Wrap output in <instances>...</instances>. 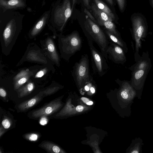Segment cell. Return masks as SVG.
I'll list each match as a JSON object with an SVG mask.
<instances>
[{
    "mask_svg": "<svg viewBox=\"0 0 153 153\" xmlns=\"http://www.w3.org/2000/svg\"><path fill=\"white\" fill-rule=\"evenodd\" d=\"M90 50L92 67L94 73L100 76H104L107 72L109 66L107 60L102 53L94 46L93 42L87 39Z\"/></svg>",
    "mask_w": 153,
    "mask_h": 153,
    "instance_id": "cell-3",
    "label": "cell"
},
{
    "mask_svg": "<svg viewBox=\"0 0 153 153\" xmlns=\"http://www.w3.org/2000/svg\"><path fill=\"white\" fill-rule=\"evenodd\" d=\"M87 105H91L93 104V102L92 101H89L86 103Z\"/></svg>",
    "mask_w": 153,
    "mask_h": 153,
    "instance_id": "cell-39",
    "label": "cell"
},
{
    "mask_svg": "<svg viewBox=\"0 0 153 153\" xmlns=\"http://www.w3.org/2000/svg\"><path fill=\"white\" fill-rule=\"evenodd\" d=\"M144 71L143 70H140L136 72L135 74V78L138 79L141 78L143 75Z\"/></svg>",
    "mask_w": 153,
    "mask_h": 153,
    "instance_id": "cell-26",
    "label": "cell"
},
{
    "mask_svg": "<svg viewBox=\"0 0 153 153\" xmlns=\"http://www.w3.org/2000/svg\"><path fill=\"white\" fill-rule=\"evenodd\" d=\"M107 52L108 58L115 63H122L125 60L122 48L111 41L109 42Z\"/></svg>",
    "mask_w": 153,
    "mask_h": 153,
    "instance_id": "cell-8",
    "label": "cell"
},
{
    "mask_svg": "<svg viewBox=\"0 0 153 153\" xmlns=\"http://www.w3.org/2000/svg\"><path fill=\"white\" fill-rule=\"evenodd\" d=\"M43 97V94L41 92V93H39L32 98L20 104L18 106V108L22 111L27 110L37 104Z\"/></svg>",
    "mask_w": 153,
    "mask_h": 153,
    "instance_id": "cell-9",
    "label": "cell"
},
{
    "mask_svg": "<svg viewBox=\"0 0 153 153\" xmlns=\"http://www.w3.org/2000/svg\"><path fill=\"white\" fill-rule=\"evenodd\" d=\"M1 124L4 128L8 129L10 126L11 122L8 119L6 118L2 120Z\"/></svg>",
    "mask_w": 153,
    "mask_h": 153,
    "instance_id": "cell-23",
    "label": "cell"
},
{
    "mask_svg": "<svg viewBox=\"0 0 153 153\" xmlns=\"http://www.w3.org/2000/svg\"><path fill=\"white\" fill-rule=\"evenodd\" d=\"M7 95L6 91L2 88H0V95L3 97H5Z\"/></svg>",
    "mask_w": 153,
    "mask_h": 153,
    "instance_id": "cell-29",
    "label": "cell"
},
{
    "mask_svg": "<svg viewBox=\"0 0 153 153\" xmlns=\"http://www.w3.org/2000/svg\"><path fill=\"white\" fill-rule=\"evenodd\" d=\"M110 5H113V0H105Z\"/></svg>",
    "mask_w": 153,
    "mask_h": 153,
    "instance_id": "cell-36",
    "label": "cell"
},
{
    "mask_svg": "<svg viewBox=\"0 0 153 153\" xmlns=\"http://www.w3.org/2000/svg\"><path fill=\"white\" fill-rule=\"evenodd\" d=\"M76 2V0H72V5L71 7V10L72 11L74 5Z\"/></svg>",
    "mask_w": 153,
    "mask_h": 153,
    "instance_id": "cell-35",
    "label": "cell"
},
{
    "mask_svg": "<svg viewBox=\"0 0 153 153\" xmlns=\"http://www.w3.org/2000/svg\"><path fill=\"white\" fill-rule=\"evenodd\" d=\"M27 81L25 77H23L16 82L15 84L14 88L15 89H17L19 87L25 83Z\"/></svg>",
    "mask_w": 153,
    "mask_h": 153,
    "instance_id": "cell-22",
    "label": "cell"
},
{
    "mask_svg": "<svg viewBox=\"0 0 153 153\" xmlns=\"http://www.w3.org/2000/svg\"><path fill=\"white\" fill-rule=\"evenodd\" d=\"M44 74V71H39L37 73L36 75V77H42Z\"/></svg>",
    "mask_w": 153,
    "mask_h": 153,
    "instance_id": "cell-31",
    "label": "cell"
},
{
    "mask_svg": "<svg viewBox=\"0 0 153 153\" xmlns=\"http://www.w3.org/2000/svg\"><path fill=\"white\" fill-rule=\"evenodd\" d=\"M95 4L100 10L105 12L114 20L115 19L114 14L109 7L101 0H94Z\"/></svg>",
    "mask_w": 153,
    "mask_h": 153,
    "instance_id": "cell-14",
    "label": "cell"
},
{
    "mask_svg": "<svg viewBox=\"0 0 153 153\" xmlns=\"http://www.w3.org/2000/svg\"><path fill=\"white\" fill-rule=\"evenodd\" d=\"M120 10L123 12L126 5V0H117Z\"/></svg>",
    "mask_w": 153,
    "mask_h": 153,
    "instance_id": "cell-21",
    "label": "cell"
},
{
    "mask_svg": "<svg viewBox=\"0 0 153 153\" xmlns=\"http://www.w3.org/2000/svg\"><path fill=\"white\" fill-rule=\"evenodd\" d=\"M91 9L97 21H112L114 20L107 14L99 9L95 4L92 3Z\"/></svg>",
    "mask_w": 153,
    "mask_h": 153,
    "instance_id": "cell-11",
    "label": "cell"
},
{
    "mask_svg": "<svg viewBox=\"0 0 153 153\" xmlns=\"http://www.w3.org/2000/svg\"><path fill=\"white\" fill-rule=\"evenodd\" d=\"M90 91L92 93H94V92H95V90L94 88L91 87L90 88Z\"/></svg>",
    "mask_w": 153,
    "mask_h": 153,
    "instance_id": "cell-38",
    "label": "cell"
},
{
    "mask_svg": "<svg viewBox=\"0 0 153 153\" xmlns=\"http://www.w3.org/2000/svg\"><path fill=\"white\" fill-rule=\"evenodd\" d=\"M72 12L70 0H64L61 5L57 7L54 13V20L61 26V29L71 16Z\"/></svg>",
    "mask_w": 153,
    "mask_h": 153,
    "instance_id": "cell-5",
    "label": "cell"
},
{
    "mask_svg": "<svg viewBox=\"0 0 153 153\" xmlns=\"http://www.w3.org/2000/svg\"><path fill=\"white\" fill-rule=\"evenodd\" d=\"M39 146L51 153H63V152L61 148L55 144L48 141L42 142Z\"/></svg>",
    "mask_w": 153,
    "mask_h": 153,
    "instance_id": "cell-12",
    "label": "cell"
},
{
    "mask_svg": "<svg viewBox=\"0 0 153 153\" xmlns=\"http://www.w3.org/2000/svg\"><path fill=\"white\" fill-rule=\"evenodd\" d=\"M1 126L0 128V137H1L2 135L4 134V130L3 128Z\"/></svg>",
    "mask_w": 153,
    "mask_h": 153,
    "instance_id": "cell-33",
    "label": "cell"
},
{
    "mask_svg": "<svg viewBox=\"0 0 153 153\" xmlns=\"http://www.w3.org/2000/svg\"><path fill=\"white\" fill-rule=\"evenodd\" d=\"M150 4L153 9V0H149Z\"/></svg>",
    "mask_w": 153,
    "mask_h": 153,
    "instance_id": "cell-37",
    "label": "cell"
},
{
    "mask_svg": "<svg viewBox=\"0 0 153 153\" xmlns=\"http://www.w3.org/2000/svg\"><path fill=\"white\" fill-rule=\"evenodd\" d=\"M131 153H139V152L137 150H134V151H133V152H131Z\"/></svg>",
    "mask_w": 153,
    "mask_h": 153,
    "instance_id": "cell-41",
    "label": "cell"
},
{
    "mask_svg": "<svg viewBox=\"0 0 153 153\" xmlns=\"http://www.w3.org/2000/svg\"><path fill=\"white\" fill-rule=\"evenodd\" d=\"M83 110V107L80 105L77 106L76 107V110L79 112L82 111Z\"/></svg>",
    "mask_w": 153,
    "mask_h": 153,
    "instance_id": "cell-32",
    "label": "cell"
},
{
    "mask_svg": "<svg viewBox=\"0 0 153 153\" xmlns=\"http://www.w3.org/2000/svg\"><path fill=\"white\" fill-rule=\"evenodd\" d=\"M131 20L134 32L137 37L140 38L147 30V25L146 18L142 13H135L131 15Z\"/></svg>",
    "mask_w": 153,
    "mask_h": 153,
    "instance_id": "cell-6",
    "label": "cell"
},
{
    "mask_svg": "<svg viewBox=\"0 0 153 153\" xmlns=\"http://www.w3.org/2000/svg\"><path fill=\"white\" fill-rule=\"evenodd\" d=\"M46 116H42L40 118L39 121L40 124L42 125H45L47 124L48 122V120L46 117Z\"/></svg>",
    "mask_w": 153,
    "mask_h": 153,
    "instance_id": "cell-27",
    "label": "cell"
},
{
    "mask_svg": "<svg viewBox=\"0 0 153 153\" xmlns=\"http://www.w3.org/2000/svg\"><path fill=\"white\" fill-rule=\"evenodd\" d=\"M56 91V88H52L46 90L42 92L43 94V96H46L51 95L55 92Z\"/></svg>",
    "mask_w": 153,
    "mask_h": 153,
    "instance_id": "cell-24",
    "label": "cell"
},
{
    "mask_svg": "<svg viewBox=\"0 0 153 153\" xmlns=\"http://www.w3.org/2000/svg\"><path fill=\"white\" fill-rule=\"evenodd\" d=\"M61 105L60 100L56 99L43 107L34 111L32 113V116L34 118H38L51 115L56 112Z\"/></svg>",
    "mask_w": 153,
    "mask_h": 153,
    "instance_id": "cell-7",
    "label": "cell"
},
{
    "mask_svg": "<svg viewBox=\"0 0 153 153\" xmlns=\"http://www.w3.org/2000/svg\"><path fill=\"white\" fill-rule=\"evenodd\" d=\"M47 48L48 50L52 53H53L55 56L57 60L58 59V56L56 53L55 47L53 42L51 41H48L47 42Z\"/></svg>",
    "mask_w": 153,
    "mask_h": 153,
    "instance_id": "cell-20",
    "label": "cell"
},
{
    "mask_svg": "<svg viewBox=\"0 0 153 153\" xmlns=\"http://www.w3.org/2000/svg\"><path fill=\"white\" fill-rule=\"evenodd\" d=\"M85 88L86 91H88L89 89V88L88 85H85Z\"/></svg>",
    "mask_w": 153,
    "mask_h": 153,
    "instance_id": "cell-40",
    "label": "cell"
},
{
    "mask_svg": "<svg viewBox=\"0 0 153 153\" xmlns=\"http://www.w3.org/2000/svg\"><path fill=\"white\" fill-rule=\"evenodd\" d=\"M0 6L6 10L24 7L25 3L22 0H0Z\"/></svg>",
    "mask_w": 153,
    "mask_h": 153,
    "instance_id": "cell-10",
    "label": "cell"
},
{
    "mask_svg": "<svg viewBox=\"0 0 153 153\" xmlns=\"http://www.w3.org/2000/svg\"><path fill=\"white\" fill-rule=\"evenodd\" d=\"M34 88V85L32 83H29L26 86L19 91L18 97L22 98L27 95L32 91Z\"/></svg>",
    "mask_w": 153,
    "mask_h": 153,
    "instance_id": "cell-16",
    "label": "cell"
},
{
    "mask_svg": "<svg viewBox=\"0 0 153 153\" xmlns=\"http://www.w3.org/2000/svg\"><path fill=\"white\" fill-rule=\"evenodd\" d=\"M84 11L85 13L87 15L88 17L90 19L94 22L95 23H97L96 20H95L94 16L91 15V13L88 11L87 9H84Z\"/></svg>",
    "mask_w": 153,
    "mask_h": 153,
    "instance_id": "cell-25",
    "label": "cell"
},
{
    "mask_svg": "<svg viewBox=\"0 0 153 153\" xmlns=\"http://www.w3.org/2000/svg\"><path fill=\"white\" fill-rule=\"evenodd\" d=\"M15 22L14 20H11L8 23L5 28L3 33V36L5 39L8 38L10 36L13 27L14 25Z\"/></svg>",
    "mask_w": 153,
    "mask_h": 153,
    "instance_id": "cell-18",
    "label": "cell"
},
{
    "mask_svg": "<svg viewBox=\"0 0 153 153\" xmlns=\"http://www.w3.org/2000/svg\"><path fill=\"white\" fill-rule=\"evenodd\" d=\"M105 33L107 36L109 40L115 43L121 47L123 48L125 47V44H124L120 38L115 36L106 30H105Z\"/></svg>",
    "mask_w": 153,
    "mask_h": 153,
    "instance_id": "cell-17",
    "label": "cell"
},
{
    "mask_svg": "<svg viewBox=\"0 0 153 153\" xmlns=\"http://www.w3.org/2000/svg\"><path fill=\"white\" fill-rule=\"evenodd\" d=\"M121 95L122 97L124 99H127L128 97L127 93L125 91H123L121 92Z\"/></svg>",
    "mask_w": 153,
    "mask_h": 153,
    "instance_id": "cell-28",
    "label": "cell"
},
{
    "mask_svg": "<svg viewBox=\"0 0 153 153\" xmlns=\"http://www.w3.org/2000/svg\"><path fill=\"white\" fill-rule=\"evenodd\" d=\"M84 5L88 9L91 8V6L89 4L90 0H83Z\"/></svg>",
    "mask_w": 153,
    "mask_h": 153,
    "instance_id": "cell-30",
    "label": "cell"
},
{
    "mask_svg": "<svg viewBox=\"0 0 153 153\" xmlns=\"http://www.w3.org/2000/svg\"><path fill=\"white\" fill-rule=\"evenodd\" d=\"M48 17L47 15H45L39 20L31 31L32 35L34 36L39 32L46 23Z\"/></svg>",
    "mask_w": 153,
    "mask_h": 153,
    "instance_id": "cell-15",
    "label": "cell"
},
{
    "mask_svg": "<svg viewBox=\"0 0 153 153\" xmlns=\"http://www.w3.org/2000/svg\"><path fill=\"white\" fill-rule=\"evenodd\" d=\"M62 39L63 52L66 59L68 60L76 52L81 50L82 39L76 31H74Z\"/></svg>",
    "mask_w": 153,
    "mask_h": 153,
    "instance_id": "cell-4",
    "label": "cell"
},
{
    "mask_svg": "<svg viewBox=\"0 0 153 153\" xmlns=\"http://www.w3.org/2000/svg\"><path fill=\"white\" fill-rule=\"evenodd\" d=\"M97 22L100 25L104 26L106 30L115 36L120 38V35L116 29L115 25L112 21H97Z\"/></svg>",
    "mask_w": 153,
    "mask_h": 153,
    "instance_id": "cell-13",
    "label": "cell"
},
{
    "mask_svg": "<svg viewBox=\"0 0 153 153\" xmlns=\"http://www.w3.org/2000/svg\"><path fill=\"white\" fill-rule=\"evenodd\" d=\"M39 137V134L35 133L27 134L24 135L25 138L30 141H36Z\"/></svg>",
    "mask_w": 153,
    "mask_h": 153,
    "instance_id": "cell-19",
    "label": "cell"
},
{
    "mask_svg": "<svg viewBox=\"0 0 153 153\" xmlns=\"http://www.w3.org/2000/svg\"><path fill=\"white\" fill-rule=\"evenodd\" d=\"M83 29L87 39H90L97 44L101 53L107 60V51L109 42L105 33L88 17L86 18L84 22Z\"/></svg>",
    "mask_w": 153,
    "mask_h": 153,
    "instance_id": "cell-1",
    "label": "cell"
},
{
    "mask_svg": "<svg viewBox=\"0 0 153 153\" xmlns=\"http://www.w3.org/2000/svg\"><path fill=\"white\" fill-rule=\"evenodd\" d=\"M81 99L84 102L86 103L90 101L88 99L84 97H82Z\"/></svg>",
    "mask_w": 153,
    "mask_h": 153,
    "instance_id": "cell-34",
    "label": "cell"
},
{
    "mask_svg": "<svg viewBox=\"0 0 153 153\" xmlns=\"http://www.w3.org/2000/svg\"><path fill=\"white\" fill-rule=\"evenodd\" d=\"M72 76L75 82L80 86L93 79L90 74L88 55H82L78 62H76L73 67Z\"/></svg>",
    "mask_w": 153,
    "mask_h": 153,
    "instance_id": "cell-2",
    "label": "cell"
}]
</instances>
